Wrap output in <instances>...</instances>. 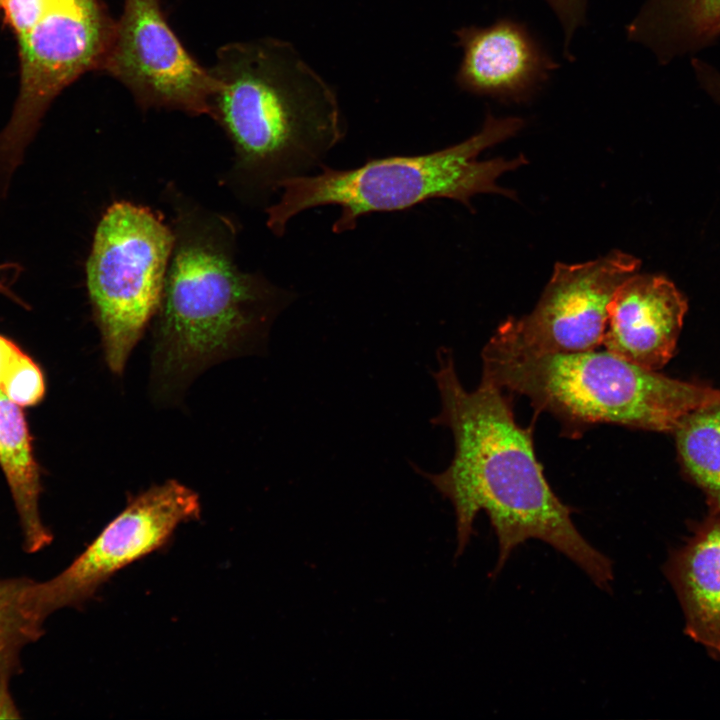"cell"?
Returning <instances> with one entry per match:
<instances>
[{"label": "cell", "mask_w": 720, "mask_h": 720, "mask_svg": "<svg viewBox=\"0 0 720 720\" xmlns=\"http://www.w3.org/2000/svg\"><path fill=\"white\" fill-rule=\"evenodd\" d=\"M210 71L209 116L230 138L233 174L253 197L316 172L345 137L335 90L287 41L228 43L217 50Z\"/></svg>", "instance_id": "cell-3"}, {"label": "cell", "mask_w": 720, "mask_h": 720, "mask_svg": "<svg viewBox=\"0 0 720 720\" xmlns=\"http://www.w3.org/2000/svg\"><path fill=\"white\" fill-rule=\"evenodd\" d=\"M52 0H5L3 10L6 22L19 36L29 30L40 18Z\"/></svg>", "instance_id": "cell-20"}, {"label": "cell", "mask_w": 720, "mask_h": 720, "mask_svg": "<svg viewBox=\"0 0 720 720\" xmlns=\"http://www.w3.org/2000/svg\"><path fill=\"white\" fill-rule=\"evenodd\" d=\"M116 21L103 0H52L17 36L19 92L0 130V199L23 163L53 100L86 72L101 71Z\"/></svg>", "instance_id": "cell-7"}, {"label": "cell", "mask_w": 720, "mask_h": 720, "mask_svg": "<svg viewBox=\"0 0 720 720\" xmlns=\"http://www.w3.org/2000/svg\"><path fill=\"white\" fill-rule=\"evenodd\" d=\"M0 466L19 515L24 549L36 553L48 546L53 538L40 517V473L25 416L20 406L1 389Z\"/></svg>", "instance_id": "cell-15"}, {"label": "cell", "mask_w": 720, "mask_h": 720, "mask_svg": "<svg viewBox=\"0 0 720 720\" xmlns=\"http://www.w3.org/2000/svg\"><path fill=\"white\" fill-rule=\"evenodd\" d=\"M639 261L618 250L581 264L557 263L537 305L510 317L487 345L512 353H572L602 346L609 304Z\"/></svg>", "instance_id": "cell-9"}, {"label": "cell", "mask_w": 720, "mask_h": 720, "mask_svg": "<svg viewBox=\"0 0 720 720\" xmlns=\"http://www.w3.org/2000/svg\"><path fill=\"white\" fill-rule=\"evenodd\" d=\"M664 573L682 608L685 634L720 661V510L694 523L685 543L670 552Z\"/></svg>", "instance_id": "cell-13"}, {"label": "cell", "mask_w": 720, "mask_h": 720, "mask_svg": "<svg viewBox=\"0 0 720 720\" xmlns=\"http://www.w3.org/2000/svg\"><path fill=\"white\" fill-rule=\"evenodd\" d=\"M200 511L198 495L177 480L133 497L69 566L47 581L30 580L26 595L32 614L44 623L61 608L79 607L116 572L165 545Z\"/></svg>", "instance_id": "cell-8"}, {"label": "cell", "mask_w": 720, "mask_h": 720, "mask_svg": "<svg viewBox=\"0 0 720 720\" xmlns=\"http://www.w3.org/2000/svg\"><path fill=\"white\" fill-rule=\"evenodd\" d=\"M481 358L483 377L527 397L570 437L597 424L672 433L687 413L720 392L638 366L606 349L523 354L486 344Z\"/></svg>", "instance_id": "cell-4"}, {"label": "cell", "mask_w": 720, "mask_h": 720, "mask_svg": "<svg viewBox=\"0 0 720 720\" xmlns=\"http://www.w3.org/2000/svg\"><path fill=\"white\" fill-rule=\"evenodd\" d=\"M685 476L720 510V392L687 413L672 432Z\"/></svg>", "instance_id": "cell-16"}, {"label": "cell", "mask_w": 720, "mask_h": 720, "mask_svg": "<svg viewBox=\"0 0 720 720\" xmlns=\"http://www.w3.org/2000/svg\"><path fill=\"white\" fill-rule=\"evenodd\" d=\"M174 245L157 312L151 391L174 402L205 369L262 348L294 295L235 261L225 217L174 197Z\"/></svg>", "instance_id": "cell-2"}, {"label": "cell", "mask_w": 720, "mask_h": 720, "mask_svg": "<svg viewBox=\"0 0 720 720\" xmlns=\"http://www.w3.org/2000/svg\"><path fill=\"white\" fill-rule=\"evenodd\" d=\"M626 36L667 64L720 38V0H647Z\"/></svg>", "instance_id": "cell-14"}, {"label": "cell", "mask_w": 720, "mask_h": 720, "mask_svg": "<svg viewBox=\"0 0 720 720\" xmlns=\"http://www.w3.org/2000/svg\"><path fill=\"white\" fill-rule=\"evenodd\" d=\"M174 233L150 209L115 202L102 215L86 261V285L109 369L122 374L157 314Z\"/></svg>", "instance_id": "cell-6"}, {"label": "cell", "mask_w": 720, "mask_h": 720, "mask_svg": "<svg viewBox=\"0 0 720 720\" xmlns=\"http://www.w3.org/2000/svg\"><path fill=\"white\" fill-rule=\"evenodd\" d=\"M687 302L663 276L636 275L616 290L602 346L638 366L660 370L673 357Z\"/></svg>", "instance_id": "cell-12"}, {"label": "cell", "mask_w": 720, "mask_h": 720, "mask_svg": "<svg viewBox=\"0 0 720 720\" xmlns=\"http://www.w3.org/2000/svg\"><path fill=\"white\" fill-rule=\"evenodd\" d=\"M29 578L0 580V693L10 690V678L19 667L21 650L43 634V624L29 610Z\"/></svg>", "instance_id": "cell-17"}, {"label": "cell", "mask_w": 720, "mask_h": 720, "mask_svg": "<svg viewBox=\"0 0 720 720\" xmlns=\"http://www.w3.org/2000/svg\"><path fill=\"white\" fill-rule=\"evenodd\" d=\"M101 71L121 82L142 109L210 115L214 78L182 45L162 0H124Z\"/></svg>", "instance_id": "cell-10"}, {"label": "cell", "mask_w": 720, "mask_h": 720, "mask_svg": "<svg viewBox=\"0 0 720 720\" xmlns=\"http://www.w3.org/2000/svg\"><path fill=\"white\" fill-rule=\"evenodd\" d=\"M557 17L563 32L564 57L573 60L571 43L579 28L586 24L588 0H544Z\"/></svg>", "instance_id": "cell-19"}, {"label": "cell", "mask_w": 720, "mask_h": 720, "mask_svg": "<svg viewBox=\"0 0 720 720\" xmlns=\"http://www.w3.org/2000/svg\"><path fill=\"white\" fill-rule=\"evenodd\" d=\"M4 2H5V0H0V8L3 7Z\"/></svg>", "instance_id": "cell-23"}, {"label": "cell", "mask_w": 720, "mask_h": 720, "mask_svg": "<svg viewBox=\"0 0 720 720\" xmlns=\"http://www.w3.org/2000/svg\"><path fill=\"white\" fill-rule=\"evenodd\" d=\"M462 60L455 76L461 90L505 104H524L538 96L559 63L519 20L501 17L488 26L455 31Z\"/></svg>", "instance_id": "cell-11"}, {"label": "cell", "mask_w": 720, "mask_h": 720, "mask_svg": "<svg viewBox=\"0 0 720 720\" xmlns=\"http://www.w3.org/2000/svg\"><path fill=\"white\" fill-rule=\"evenodd\" d=\"M525 125L515 116L487 112L484 124L468 139L427 154L371 159L351 169L322 165L316 172L293 177L279 186L280 197L266 209V224L281 236L298 214L317 207L337 206L332 225L336 234L353 230L358 220L374 212L409 209L419 203L448 198L470 206L473 196L514 193L497 185L500 176L527 163L524 156L479 161L485 149L515 136Z\"/></svg>", "instance_id": "cell-5"}, {"label": "cell", "mask_w": 720, "mask_h": 720, "mask_svg": "<svg viewBox=\"0 0 720 720\" xmlns=\"http://www.w3.org/2000/svg\"><path fill=\"white\" fill-rule=\"evenodd\" d=\"M0 389L20 407L33 406L44 397L45 380L37 363L22 352L7 373Z\"/></svg>", "instance_id": "cell-18"}, {"label": "cell", "mask_w": 720, "mask_h": 720, "mask_svg": "<svg viewBox=\"0 0 720 720\" xmlns=\"http://www.w3.org/2000/svg\"><path fill=\"white\" fill-rule=\"evenodd\" d=\"M22 352L15 342L0 334V388L10 368Z\"/></svg>", "instance_id": "cell-22"}, {"label": "cell", "mask_w": 720, "mask_h": 720, "mask_svg": "<svg viewBox=\"0 0 720 720\" xmlns=\"http://www.w3.org/2000/svg\"><path fill=\"white\" fill-rule=\"evenodd\" d=\"M440 411L431 423L448 428L454 441L449 466L440 473L413 470L450 501L456 521L455 558L462 555L484 511L497 536L496 577L514 549L530 539L541 540L564 554L593 583L610 591L612 561L593 547L574 525L573 510L548 484L535 454L532 428L515 419L504 389L481 377L475 390L461 383L450 349L437 352L432 372Z\"/></svg>", "instance_id": "cell-1"}, {"label": "cell", "mask_w": 720, "mask_h": 720, "mask_svg": "<svg viewBox=\"0 0 720 720\" xmlns=\"http://www.w3.org/2000/svg\"><path fill=\"white\" fill-rule=\"evenodd\" d=\"M691 64L699 86L720 105V70L698 58Z\"/></svg>", "instance_id": "cell-21"}]
</instances>
